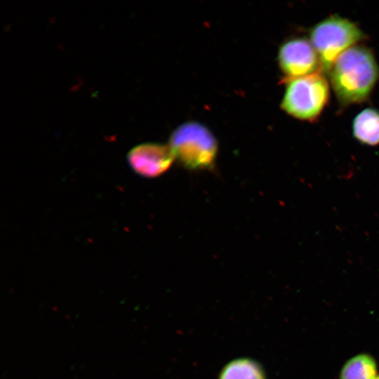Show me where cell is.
<instances>
[{
  "instance_id": "1",
  "label": "cell",
  "mask_w": 379,
  "mask_h": 379,
  "mask_svg": "<svg viewBox=\"0 0 379 379\" xmlns=\"http://www.w3.org/2000/svg\"><path fill=\"white\" fill-rule=\"evenodd\" d=\"M328 73L338 101L347 105L368 98L379 77V68L369 48L354 45L338 55Z\"/></svg>"
},
{
  "instance_id": "2",
  "label": "cell",
  "mask_w": 379,
  "mask_h": 379,
  "mask_svg": "<svg viewBox=\"0 0 379 379\" xmlns=\"http://www.w3.org/2000/svg\"><path fill=\"white\" fill-rule=\"evenodd\" d=\"M173 154L190 170L211 168L218 152V143L204 125L189 121L180 125L171 133L168 144Z\"/></svg>"
},
{
  "instance_id": "3",
  "label": "cell",
  "mask_w": 379,
  "mask_h": 379,
  "mask_svg": "<svg viewBox=\"0 0 379 379\" xmlns=\"http://www.w3.org/2000/svg\"><path fill=\"white\" fill-rule=\"evenodd\" d=\"M310 35L319 55L321 69L328 73L340 54L365 38L355 23L337 15L315 25Z\"/></svg>"
},
{
  "instance_id": "4",
  "label": "cell",
  "mask_w": 379,
  "mask_h": 379,
  "mask_svg": "<svg viewBox=\"0 0 379 379\" xmlns=\"http://www.w3.org/2000/svg\"><path fill=\"white\" fill-rule=\"evenodd\" d=\"M329 97V86L321 73L293 78L286 85L281 107L292 117L311 121L319 117Z\"/></svg>"
},
{
  "instance_id": "5",
  "label": "cell",
  "mask_w": 379,
  "mask_h": 379,
  "mask_svg": "<svg viewBox=\"0 0 379 379\" xmlns=\"http://www.w3.org/2000/svg\"><path fill=\"white\" fill-rule=\"evenodd\" d=\"M278 62L282 72L291 79L317 72L321 67L319 55L312 44L301 37L289 39L280 46Z\"/></svg>"
},
{
  "instance_id": "6",
  "label": "cell",
  "mask_w": 379,
  "mask_h": 379,
  "mask_svg": "<svg viewBox=\"0 0 379 379\" xmlns=\"http://www.w3.org/2000/svg\"><path fill=\"white\" fill-rule=\"evenodd\" d=\"M175 159L169 145L145 142L135 145L127 154L131 169L140 176L152 178L166 173Z\"/></svg>"
},
{
  "instance_id": "7",
  "label": "cell",
  "mask_w": 379,
  "mask_h": 379,
  "mask_svg": "<svg viewBox=\"0 0 379 379\" xmlns=\"http://www.w3.org/2000/svg\"><path fill=\"white\" fill-rule=\"evenodd\" d=\"M354 137L362 144L375 146L379 144V110L366 108L354 118Z\"/></svg>"
},
{
  "instance_id": "8",
  "label": "cell",
  "mask_w": 379,
  "mask_h": 379,
  "mask_svg": "<svg viewBox=\"0 0 379 379\" xmlns=\"http://www.w3.org/2000/svg\"><path fill=\"white\" fill-rule=\"evenodd\" d=\"M377 364L368 354H357L347 360L343 366L339 379H374Z\"/></svg>"
},
{
  "instance_id": "9",
  "label": "cell",
  "mask_w": 379,
  "mask_h": 379,
  "mask_svg": "<svg viewBox=\"0 0 379 379\" xmlns=\"http://www.w3.org/2000/svg\"><path fill=\"white\" fill-rule=\"evenodd\" d=\"M219 379H265V375L258 363L242 358L227 364L220 372Z\"/></svg>"
},
{
  "instance_id": "10",
  "label": "cell",
  "mask_w": 379,
  "mask_h": 379,
  "mask_svg": "<svg viewBox=\"0 0 379 379\" xmlns=\"http://www.w3.org/2000/svg\"><path fill=\"white\" fill-rule=\"evenodd\" d=\"M374 379H379V375L375 377Z\"/></svg>"
}]
</instances>
